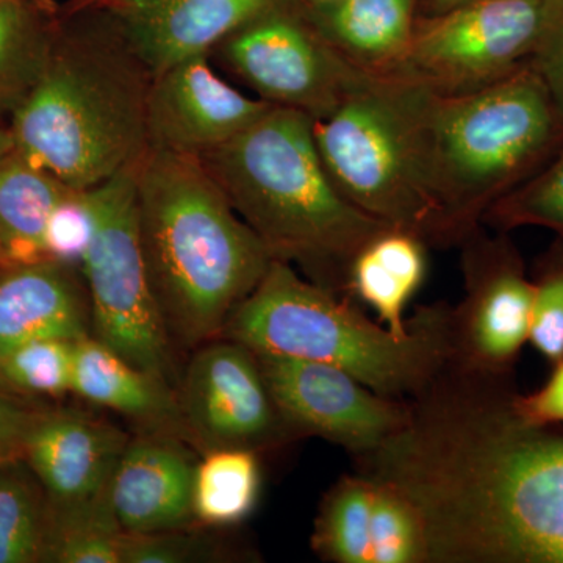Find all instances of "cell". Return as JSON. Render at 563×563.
Segmentation results:
<instances>
[{
  "label": "cell",
  "instance_id": "5",
  "mask_svg": "<svg viewBox=\"0 0 563 563\" xmlns=\"http://www.w3.org/2000/svg\"><path fill=\"white\" fill-rule=\"evenodd\" d=\"M151 74L122 35H54L38 80L13 111L14 151L87 191L147 151Z\"/></svg>",
  "mask_w": 563,
  "mask_h": 563
},
{
  "label": "cell",
  "instance_id": "42",
  "mask_svg": "<svg viewBox=\"0 0 563 563\" xmlns=\"http://www.w3.org/2000/svg\"><path fill=\"white\" fill-rule=\"evenodd\" d=\"M0 266H3V265H0Z\"/></svg>",
  "mask_w": 563,
  "mask_h": 563
},
{
  "label": "cell",
  "instance_id": "39",
  "mask_svg": "<svg viewBox=\"0 0 563 563\" xmlns=\"http://www.w3.org/2000/svg\"><path fill=\"white\" fill-rule=\"evenodd\" d=\"M14 150L13 136L10 131L0 128V161Z\"/></svg>",
  "mask_w": 563,
  "mask_h": 563
},
{
  "label": "cell",
  "instance_id": "30",
  "mask_svg": "<svg viewBox=\"0 0 563 563\" xmlns=\"http://www.w3.org/2000/svg\"><path fill=\"white\" fill-rule=\"evenodd\" d=\"M74 344L63 339L22 344L0 358V380L29 395H65L73 385Z\"/></svg>",
  "mask_w": 563,
  "mask_h": 563
},
{
  "label": "cell",
  "instance_id": "18",
  "mask_svg": "<svg viewBox=\"0 0 563 563\" xmlns=\"http://www.w3.org/2000/svg\"><path fill=\"white\" fill-rule=\"evenodd\" d=\"M88 292L74 266L55 261L0 266V358L43 339L91 335Z\"/></svg>",
  "mask_w": 563,
  "mask_h": 563
},
{
  "label": "cell",
  "instance_id": "19",
  "mask_svg": "<svg viewBox=\"0 0 563 563\" xmlns=\"http://www.w3.org/2000/svg\"><path fill=\"white\" fill-rule=\"evenodd\" d=\"M70 391L131 418L143 431L169 433L190 442L179 396L172 384L132 365L92 335L74 344Z\"/></svg>",
  "mask_w": 563,
  "mask_h": 563
},
{
  "label": "cell",
  "instance_id": "15",
  "mask_svg": "<svg viewBox=\"0 0 563 563\" xmlns=\"http://www.w3.org/2000/svg\"><path fill=\"white\" fill-rule=\"evenodd\" d=\"M129 440L117 426L80 410L38 412L25 440L24 459L47 503L70 506L110 492Z\"/></svg>",
  "mask_w": 563,
  "mask_h": 563
},
{
  "label": "cell",
  "instance_id": "26",
  "mask_svg": "<svg viewBox=\"0 0 563 563\" xmlns=\"http://www.w3.org/2000/svg\"><path fill=\"white\" fill-rule=\"evenodd\" d=\"M54 35L22 0H0V113L20 107L46 65Z\"/></svg>",
  "mask_w": 563,
  "mask_h": 563
},
{
  "label": "cell",
  "instance_id": "2",
  "mask_svg": "<svg viewBox=\"0 0 563 563\" xmlns=\"http://www.w3.org/2000/svg\"><path fill=\"white\" fill-rule=\"evenodd\" d=\"M380 80L439 213L444 247L459 246L493 203L563 147V114L532 62L465 95Z\"/></svg>",
  "mask_w": 563,
  "mask_h": 563
},
{
  "label": "cell",
  "instance_id": "6",
  "mask_svg": "<svg viewBox=\"0 0 563 563\" xmlns=\"http://www.w3.org/2000/svg\"><path fill=\"white\" fill-rule=\"evenodd\" d=\"M444 302L422 306L406 335L369 320L361 303L274 258L257 287L233 310L221 336L255 354L328 363L387 398L409 401L450 357Z\"/></svg>",
  "mask_w": 563,
  "mask_h": 563
},
{
  "label": "cell",
  "instance_id": "24",
  "mask_svg": "<svg viewBox=\"0 0 563 563\" xmlns=\"http://www.w3.org/2000/svg\"><path fill=\"white\" fill-rule=\"evenodd\" d=\"M124 529L110 492L91 501L51 506L41 562L121 563Z\"/></svg>",
  "mask_w": 563,
  "mask_h": 563
},
{
  "label": "cell",
  "instance_id": "25",
  "mask_svg": "<svg viewBox=\"0 0 563 563\" xmlns=\"http://www.w3.org/2000/svg\"><path fill=\"white\" fill-rule=\"evenodd\" d=\"M372 477L355 473L329 488L318 510L312 548L332 563H372Z\"/></svg>",
  "mask_w": 563,
  "mask_h": 563
},
{
  "label": "cell",
  "instance_id": "27",
  "mask_svg": "<svg viewBox=\"0 0 563 563\" xmlns=\"http://www.w3.org/2000/svg\"><path fill=\"white\" fill-rule=\"evenodd\" d=\"M46 525V493L16 462L0 466V563L41 562Z\"/></svg>",
  "mask_w": 563,
  "mask_h": 563
},
{
  "label": "cell",
  "instance_id": "3",
  "mask_svg": "<svg viewBox=\"0 0 563 563\" xmlns=\"http://www.w3.org/2000/svg\"><path fill=\"white\" fill-rule=\"evenodd\" d=\"M141 250L173 346L220 339L273 255L201 158L147 150L135 168Z\"/></svg>",
  "mask_w": 563,
  "mask_h": 563
},
{
  "label": "cell",
  "instance_id": "23",
  "mask_svg": "<svg viewBox=\"0 0 563 563\" xmlns=\"http://www.w3.org/2000/svg\"><path fill=\"white\" fill-rule=\"evenodd\" d=\"M261 487L258 453L244 448L209 451L192 474L195 523L207 528L242 523L257 506Z\"/></svg>",
  "mask_w": 563,
  "mask_h": 563
},
{
  "label": "cell",
  "instance_id": "11",
  "mask_svg": "<svg viewBox=\"0 0 563 563\" xmlns=\"http://www.w3.org/2000/svg\"><path fill=\"white\" fill-rule=\"evenodd\" d=\"M221 44L258 99L313 120L332 114L365 77L325 43L299 0H282Z\"/></svg>",
  "mask_w": 563,
  "mask_h": 563
},
{
  "label": "cell",
  "instance_id": "22",
  "mask_svg": "<svg viewBox=\"0 0 563 563\" xmlns=\"http://www.w3.org/2000/svg\"><path fill=\"white\" fill-rule=\"evenodd\" d=\"M76 191L11 151L0 161V246L10 263L49 261L44 246L52 213Z\"/></svg>",
  "mask_w": 563,
  "mask_h": 563
},
{
  "label": "cell",
  "instance_id": "35",
  "mask_svg": "<svg viewBox=\"0 0 563 563\" xmlns=\"http://www.w3.org/2000/svg\"><path fill=\"white\" fill-rule=\"evenodd\" d=\"M515 413L521 420L536 426L563 424V358L553 365L547 383L529 395H512Z\"/></svg>",
  "mask_w": 563,
  "mask_h": 563
},
{
  "label": "cell",
  "instance_id": "33",
  "mask_svg": "<svg viewBox=\"0 0 563 563\" xmlns=\"http://www.w3.org/2000/svg\"><path fill=\"white\" fill-rule=\"evenodd\" d=\"M92 211L87 191H73L54 210L47 222L44 246L49 261L80 268L81 258L90 246Z\"/></svg>",
  "mask_w": 563,
  "mask_h": 563
},
{
  "label": "cell",
  "instance_id": "17",
  "mask_svg": "<svg viewBox=\"0 0 563 563\" xmlns=\"http://www.w3.org/2000/svg\"><path fill=\"white\" fill-rule=\"evenodd\" d=\"M196 463L185 440L146 432L129 440L111 479V504L125 532L191 528Z\"/></svg>",
  "mask_w": 563,
  "mask_h": 563
},
{
  "label": "cell",
  "instance_id": "4",
  "mask_svg": "<svg viewBox=\"0 0 563 563\" xmlns=\"http://www.w3.org/2000/svg\"><path fill=\"white\" fill-rule=\"evenodd\" d=\"M201 161L273 258L340 295L357 252L390 228L336 190L302 111L272 106Z\"/></svg>",
  "mask_w": 563,
  "mask_h": 563
},
{
  "label": "cell",
  "instance_id": "32",
  "mask_svg": "<svg viewBox=\"0 0 563 563\" xmlns=\"http://www.w3.org/2000/svg\"><path fill=\"white\" fill-rule=\"evenodd\" d=\"M231 555L225 544L213 537L181 528L162 532H125L121 563L222 562Z\"/></svg>",
  "mask_w": 563,
  "mask_h": 563
},
{
  "label": "cell",
  "instance_id": "34",
  "mask_svg": "<svg viewBox=\"0 0 563 563\" xmlns=\"http://www.w3.org/2000/svg\"><path fill=\"white\" fill-rule=\"evenodd\" d=\"M555 106L563 114V0H553L542 40L532 58Z\"/></svg>",
  "mask_w": 563,
  "mask_h": 563
},
{
  "label": "cell",
  "instance_id": "31",
  "mask_svg": "<svg viewBox=\"0 0 563 563\" xmlns=\"http://www.w3.org/2000/svg\"><path fill=\"white\" fill-rule=\"evenodd\" d=\"M529 343L551 365L563 358V236L544 252L532 277Z\"/></svg>",
  "mask_w": 563,
  "mask_h": 563
},
{
  "label": "cell",
  "instance_id": "16",
  "mask_svg": "<svg viewBox=\"0 0 563 563\" xmlns=\"http://www.w3.org/2000/svg\"><path fill=\"white\" fill-rule=\"evenodd\" d=\"M282 0H133L114 10L133 54L152 76L209 55L247 22Z\"/></svg>",
  "mask_w": 563,
  "mask_h": 563
},
{
  "label": "cell",
  "instance_id": "41",
  "mask_svg": "<svg viewBox=\"0 0 563 563\" xmlns=\"http://www.w3.org/2000/svg\"><path fill=\"white\" fill-rule=\"evenodd\" d=\"M9 263L5 257V252H3L2 246H0V265H9Z\"/></svg>",
  "mask_w": 563,
  "mask_h": 563
},
{
  "label": "cell",
  "instance_id": "1",
  "mask_svg": "<svg viewBox=\"0 0 563 563\" xmlns=\"http://www.w3.org/2000/svg\"><path fill=\"white\" fill-rule=\"evenodd\" d=\"M514 377L444 365L357 473L401 488L429 563H563V431L515 413Z\"/></svg>",
  "mask_w": 563,
  "mask_h": 563
},
{
  "label": "cell",
  "instance_id": "38",
  "mask_svg": "<svg viewBox=\"0 0 563 563\" xmlns=\"http://www.w3.org/2000/svg\"><path fill=\"white\" fill-rule=\"evenodd\" d=\"M131 2H133V0H84L81 7H84V9H107L114 11Z\"/></svg>",
  "mask_w": 563,
  "mask_h": 563
},
{
  "label": "cell",
  "instance_id": "36",
  "mask_svg": "<svg viewBox=\"0 0 563 563\" xmlns=\"http://www.w3.org/2000/svg\"><path fill=\"white\" fill-rule=\"evenodd\" d=\"M36 415L0 391V466L24 459L25 440Z\"/></svg>",
  "mask_w": 563,
  "mask_h": 563
},
{
  "label": "cell",
  "instance_id": "37",
  "mask_svg": "<svg viewBox=\"0 0 563 563\" xmlns=\"http://www.w3.org/2000/svg\"><path fill=\"white\" fill-rule=\"evenodd\" d=\"M465 2L468 0H418V16H433Z\"/></svg>",
  "mask_w": 563,
  "mask_h": 563
},
{
  "label": "cell",
  "instance_id": "8",
  "mask_svg": "<svg viewBox=\"0 0 563 563\" xmlns=\"http://www.w3.org/2000/svg\"><path fill=\"white\" fill-rule=\"evenodd\" d=\"M136 163L87 190L92 236L80 272L90 301L92 336L172 384L173 343L141 250Z\"/></svg>",
  "mask_w": 563,
  "mask_h": 563
},
{
  "label": "cell",
  "instance_id": "10",
  "mask_svg": "<svg viewBox=\"0 0 563 563\" xmlns=\"http://www.w3.org/2000/svg\"><path fill=\"white\" fill-rule=\"evenodd\" d=\"M463 299L448 314V365L476 376L514 377L529 342L533 284L507 232L474 229L461 244Z\"/></svg>",
  "mask_w": 563,
  "mask_h": 563
},
{
  "label": "cell",
  "instance_id": "40",
  "mask_svg": "<svg viewBox=\"0 0 563 563\" xmlns=\"http://www.w3.org/2000/svg\"><path fill=\"white\" fill-rule=\"evenodd\" d=\"M303 7L314 9V7L328 5V3L335 2V0H299Z\"/></svg>",
  "mask_w": 563,
  "mask_h": 563
},
{
  "label": "cell",
  "instance_id": "28",
  "mask_svg": "<svg viewBox=\"0 0 563 563\" xmlns=\"http://www.w3.org/2000/svg\"><path fill=\"white\" fill-rule=\"evenodd\" d=\"M373 483L372 563H429L428 531L418 507L395 484Z\"/></svg>",
  "mask_w": 563,
  "mask_h": 563
},
{
  "label": "cell",
  "instance_id": "21",
  "mask_svg": "<svg viewBox=\"0 0 563 563\" xmlns=\"http://www.w3.org/2000/svg\"><path fill=\"white\" fill-rule=\"evenodd\" d=\"M428 247L413 233L384 229L355 255L344 295L372 307L395 335H406L410 322L404 313L428 273Z\"/></svg>",
  "mask_w": 563,
  "mask_h": 563
},
{
  "label": "cell",
  "instance_id": "9",
  "mask_svg": "<svg viewBox=\"0 0 563 563\" xmlns=\"http://www.w3.org/2000/svg\"><path fill=\"white\" fill-rule=\"evenodd\" d=\"M553 0H468L418 16L409 49L387 79L440 95L490 87L529 65Z\"/></svg>",
  "mask_w": 563,
  "mask_h": 563
},
{
  "label": "cell",
  "instance_id": "20",
  "mask_svg": "<svg viewBox=\"0 0 563 563\" xmlns=\"http://www.w3.org/2000/svg\"><path fill=\"white\" fill-rule=\"evenodd\" d=\"M303 9L335 54L376 79L401 66L418 20V0H335Z\"/></svg>",
  "mask_w": 563,
  "mask_h": 563
},
{
  "label": "cell",
  "instance_id": "29",
  "mask_svg": "<svg viewBox=\"0 0 563 563\" xmlns=\"http://www.w3.org/2000/svg\"><path fill=\"white\" fill-rule=\"evenodd\" d=\"M483 225L498 232L539 225L563 236V147L540 172L493 203Z\"/></svg>",
  "mask_w": 563,
  "mask_h": 563
},
{
  "label": "cell",
  "instance_id": "7",
  "mask_svg": "<svg viewBox=\"0 0 563 563\" xmlns=\"http://www.w3.org/2000/svg\"><path fill=\"white\" fill-rule=\"evenodd\" d=\"M313 136L325 172L355 209L444 247L439 213L384 80L363 77L339 109L313 120Z\"/></svg>",
  "mask_w": 563,
  "mask_h": 563
},
{
  "label": "cell",
  "instance_id": "14",
  "mask_svg": "<svg viewBox=\"0 0 563 563\" xmlns=\"http://www.w3.org/2000/svg\"><path fill=\"white\" fill-rule=\"evenodd\" d=\"M272 103L252 99L198 55L151 77L146 96L147 150L202 158L228 143Z\"/></svg>",
  "mask_w": 563,
  "mask_h": 563
},
{
  "label": "cell",
  "instance_id": "13",
  "mask_svg": "<svg viewBox=\"0 0 563 563\" xmlns=\"http://www.w3.org/2000/svg\"><path fill=\"white\" fill-rule=\"evenodd\" d=\"M274 404L296 437L313 435L354 459L383 446L409 420V402L387 398L328 363L257 354Z\"/></svg>",
  "mask_w": 563,
  "mask_h": 563
},
{
  "label": "cell",
  "instance_id": "12",
  "mask_svg": "<svg viewBox=\"0 0 563 563\" xmlns=\"http://www.w3.org/2000/svg\"><path fill=\"white\" fill-rule=\"evenodd\" d=\"M177 396L190 443L203 453L244 448L261 454L296 437L274 404L257 354L231 339L199 346Z\"/></svg>",
  "mask_w": 563,
  "mask_h": 563
}]
</instances>
